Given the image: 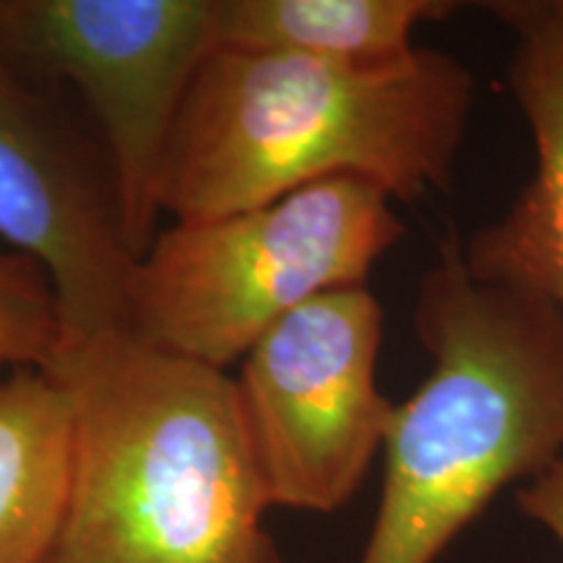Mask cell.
<instances>
[{
    "instance_id": "6da1fadb",
    "label": "cell",
    "mask_w": 563,
    "mask_h": 563,
    "mask_svg": "<svg viewBox=\"0 0 563 563\" xmlns=\"http://www.w3.org/2000/svg\"><path fill=\"white\" fill-rule=\"evenodd\" d=\"M473 97V74L433 47L373 66L214 47L167 144L159 214L211 220L332 178L426 199L454 178Z\"/></svg>"
},
{
    "instance_id": "7a4b0ae2",
    "label": "cell",
    "mask_w": 563,
    "mask_h": 563,
    "mask_svg": "<svg viewBox=\"0 0 563 563\" xmlns=\"http://www.w3.org/2000/svg\"><path fill=\"white\" fill-rule=\"evenodd\" d=\"M74 452L47 563H279L235 382L110 334L60 352Z\"/></svg>"
},
{
    "instance_id": "3957f363",
    "label": "cell",
    "mask_w": 563,
    "mask_h": 563,
    "mask_svg": "<svg viewBox=\"0 0 563 563\" xmlns=\"http://www.w3.org/2000/svg\"><path fill=\"white\" fill-rule=\"evenodd\" d=\"M415 332L433 365L391 412L361 563H435L506 485L563 456V316L551 302L475 274L449 238L418 287Z\"/></svg>"
},
{
    "instance_id": "277c9868",
    "label": "cell",
    "mask_w": 563,
    "mask_h": 563,
    "mask_svg": "<svg viewBox=\"0 0 563 563\" xmlns=\"http://www.w3.org/2000/svg\"><path fill=\"white\" fill-rule=\"evenodd\" d=\"M402 235L389 196L357 178L311 183L235 214L173 222L133 266L125 334L228 371L302 302L365 285Z\"/></svg>"
},
{
    "instance_id": "5b68a950",
    "label": "cell",
    "mask_w": 563,
    "mask_h": 563,
    "mask_svg": "<svg viewBox=\"0 0 563 563\" xmlns=\"http://www.w3.org/2000/svg\"><path fill=\"white\" fill-rule=\"evenodd\" d=\"M0 51L32 79L81 91L139 258L175 121L214 51V0H0Z\"/></svg>"
},
{
    "instance_id": "8992f818",
    "label": "cell",
    "mask_w": 563,
    "mask_h": 563,
    "mask_svg": "<svg viewBox=\"0 0 563 563\" xmlns=\"http://www.w3.org/2000/svg\"><path fill=\"white\" fill-rule=\"evenodd\" d=\"M384 311L365 285L302 302L245 352L238 407L272 509L334 514L384 449Z\"/></svg>"
},
{
    "instance_id": "52a82bcc",
    "label": "cell",
    "mask_w": 563,
    "mask_h": 563,
    "mask_svg": "<svg viewBox=\"0 0 563 563\" xmlns=\"http://www.w3.org/2000/svg\"><path fill=\"white\" fill-rule=\"evenodd\" d=\"M0 238L53 282L66 344L125 334L133 256L115 175L40 81L0 51Z\"/></svg>"
},
{
    "instance_id": "ba28073f",
    "label": "cell",
    "mask_w": 563,
    "mask_h": 563,
    "mask_svg": "<svg viewBox=\"0 0 563 563\" xmlns=\"http://www.w3.org/2000/svg\"><path fill=\"white\" fill-rule=\"evenodd\" d=\"M511 30L509 81L530 125L534 175L498 222L464 249L481 277L551 302L563 316V0L488 3Z\"/></svg>"
},
{
    "instance_id": "9c48e42d",
    "label": "cell",
    "mask_w": 563,
    "mask_h": 563,
    "mask_svg": "<svg viewBox=\"0 0 563 563\" xmlns=\"http://www.w3.org/2000/svg\"><path fill=\"white\" fill-rule=\"evenodd\" d=\"M74 412L53 373L0 376V563H47L66 509Z\"/></svg>"
},
{
    "instance_id": "30bf717a",
    "label": "cell",
    "mask_w": 563,
    "mask_h": 563,
    "mask_svg": "<svg viewBox=\"0 0 563 563\" xmlns=\"http://www.w3.org/2000/svg\"><path fill=\"white\" fill-rule=\"evenodd\" d=\"M449 0H214V47L373 66L412 53V32Z\"/></svg>"
},
{
    "instance_id": "8fae6325",
    "label": "cell",
    "mask_w": 563,
    "mask_h": 563,
    "mask_svg": "<svg viewBox=\"0 0 563 563\" xmlns=\"http://www.w3.org/2000/svg\"><path fill=\"white\" fill-rule=\"evenodd\" d=\"M63 344L66 334L47 272L24 253L0 251V371H51Z\"/></svg>"
},
{
    "instance_id": "7c38bea8",
    "label": "cell",
    "mask_w": 563,
    "mask_h": 563,
    "mask_svg": "<svg viewBox=\"0 0 563 563\" xmlns=\"http://www.w3.org/2000/svg\"><path fill=\"white\" fill-rule=\"evenodd\" d=\"M517 506L527 519L545 527L563 548V456L543 475L525 483V488L517 493Z\"/></svg>"
}]
</instances>
